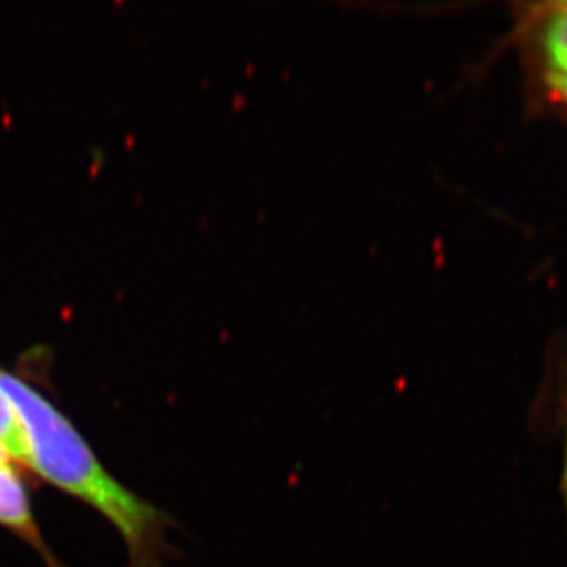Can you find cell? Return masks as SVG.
I'll list each match as a JSON object with an SVG mask.
<instances>
[{"label": "cell", "instance_id": "obj_1", "mask_svg": "<svg viewBox=\"0 0 567 567\" xmlns=\"http://www.w3.org/2000/svg\"><path fill=\"white\" fill-rule=\"evenodd\" d=\"M0 390L21 419L28 466L109 519L124 538L131 566L161 567L172 519L116 482L74 424L43 393L4 370H0Z\"/></svg>", "mask_w": 567, "mask_h": 567}, {"label": "cell", "instance_id": "obj_2", "mask_svg": "<svg viewBox=\"0 0 567 567\" xmlns=\"http://www.w3.org/2000/svg\"><path fill=\"white\" fill-rule=\"evenodd\" d=\"M507 41L518 52L525 94L567 75V0L514 6Z\"/></svg>", "mask_w": 567, "mask_h": 567}, {"label": "cell", "instance_id": "obj_3", "mask_svg": "<svg viewBox=\"0 0 567 567\" xmlns=\"http://www.w3.org/2000/svg\"><path fill=\"white\" fill-rule=\"evenodd\" d=\"M0 527L11 530L27 542L28 546L41 553L50 567H58V560L49 551L33 518L24 483L10 463L0 465Z\"/></svg>", "mask_w": 567, "mask_h": 567}, {"label": "cell", "instance_id": "obj_4", "mask_svg": "<svg viewBox=\"0 0 567 567\" xmlns=\"http://www.w3.org/2000/svg\"><path fill=\"white\" fill-rule=\"evenodd\" d=\"M0 446L6 454L19 465L28 466V441L21 419L17 415L16 406L0 390Z\"/></svg>", "mask_w": 567, "mask_h": 567}, {"label": "cell", "instance_id": "obj_5", "mask_svg": "<svg viewBox=\"0 0 567 567\" xmlns=\"http://www.w3.org/2000/svg\"><path fill=\"white\" fill-rule=\"evenodd\" d=\"M560 491H563L564 505H566L567 516V437L566 441H564L563 476H560Z\"/></svg>", "mask_w": 567, "mask_h": 567}, {"label": "cell", "instance_id": "obj_6", "mask_svg": "<svg viewBox=\"0 0 567 567\" xmlns=\"http://www.w3.org/2000/svg\"><path fill=\"white\" fill-rule=\"evenodd\" d=\"M4 463H10V457L6 454V450L0 446V465H4Z\"/></svg>", "mask_w": 567, "mask_h": 567}]
</instances>
